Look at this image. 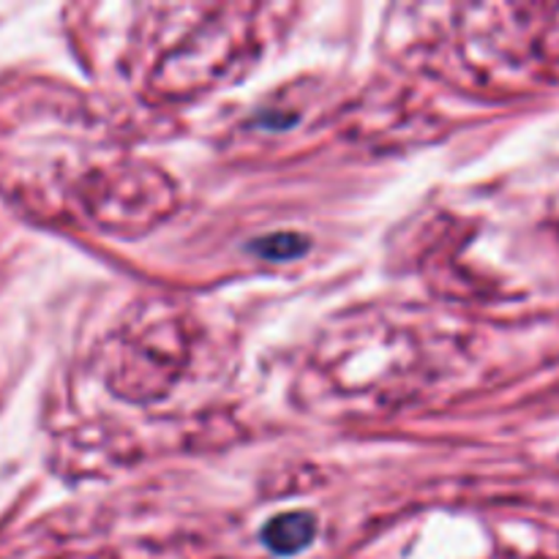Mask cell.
<instances>
[{"instance_id": "obj_1", "label": "cell", "mask_w": 559, "mask_h": 559, "mask_svg": "<svg viewBox=\"0 0 559 559\" xmlns=\"http://www.w3.org/2000/svg\"><path fill=\"white\" fill-rule=\"evenodd\" d=\"M317 519L306 511H289L282 516L271 519L267 527L262 530V540L273 555L293 557L304 551L314 540Z\"/></svg>"}, {"instance_id": "obj_2", "label": "cell", "mask_w": 559, "mask_h": 559, "mask_svg": "<svg viewBox=\"0 0 559 559\" xmlns=\"http://www.w3.org/2000/svg\"><path fill=\"white\" fill-rule=\"evenodd\" d=\"M304 238H295V235H276V238H265V243L260 246L262 254L267 257H295L298 251H304Z\"/></svg>"}]
</instances>
